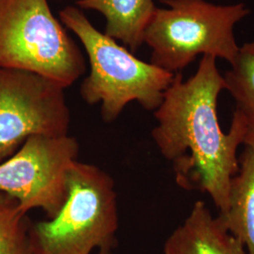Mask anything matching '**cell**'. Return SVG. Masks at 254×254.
Returning a JSON list of instances; mask_svg holds the SVG:
<instances>
[{
  "label": "cell",
  "instance_id": "cell-6",
  "mask_svg": "<svg viewBox=\"0 0 254 254\" xmlns=\"http://www.w3.org/2000/svg\"><path fill=\"white\" fill-rule=\"evenodd\" d=\"M78 154L73 136H31L0 162V192L26 213L41 209L46 219L55 218L67 200L69 172Z\"/></svg>",
  "mask_w": 254,
  "mask_h": 254
},
{
  "label": "cell",
  "instance_id": "cell-12",
  "mask_svg": "<svg viewBox=\"0 0 254 254\" xmlns=\"http://www.w3.org/2000/svg\"><path fill=\"white\" fill-rule=\"evenodd\" d=\"M32 226L18 201L0 192V254H39Z\"/></svg>",
  "mask_w": 254,
  "mask_h": 254
},
{
  "label": "cell",
  "instance_id": "cell-10",
  "mask_svg": "<svg viewBox=\"0 0 254 254\" xmlns=\"http://www.w3.org/2000/svg\"><path fill=\"white\" fill-rule=\"evenodd\" d=\"M218 218L228 231L254 254V148L246 146L239 157V170L233 177L227 211Z\"/></svg>",
  "mask_w": 254,
  "mask_h": 254
},
{
  "label": "cell",
  "instance_id": "cell-13",
  "mask_svg": "<svg viewBox=\"0 0 254 254\" xmlns=\"http://www.w3.org/2000/svg\"><path fill=\"white\" fill-rule=\"evenodd\" d=\"M95 254H114L112 252V249H104L98 251Z\"/></svg>",
  "mask_w": 254,
  "mask_h": 254
},
{
  "label": "cell",
  "instance_id": "cell-4",
  "mask_svg": "<svg viewBox=\"0 0 254 254\" xmlns=\"http://www.w3.org/2000/svg\"><path fill=\"white\" fill-rule=\"evenodd\" d=\"M119 229L118 197L109 173L77 160L68 176V197L51 219L33 223L39 254H92L113 249Z\"/></svg>",
  "mask_w": 254,
  "mask_h": 254
},
{
  "label": "cell",
  "instance_id": "cell-7",
  "mask_svg": "<svg viewBox=\"0 0 254 254\" xmlns=\"http://www.w3.org/2000/svg\"><path fill=\"white\" fill-rule=\"evenodd\" d=\"M65 88L35 73L0 67V162L34 136L68 135Z\"/></svg>",
  "mask_w": 254,
  "mask_h": 254
},
{
  "label": "cell",
  "instance_id": "cell-11",
  "mask_svg": "<svg viewBox=\"0 0 254 254\" xmlns=\"http://www.w3.org/2000/svg\"><path fill=\"white\" fill-rule=\"evenodd\" d=\"M223 76L226 91L236 103L234 115L244 127L243 144L254 148V41L240 47L236 61Z\"/></svg>",
  "mask_w": 254,
  "mask_h": 254
},
{
  "label": "cell",
  "instance_id": "cell-1",
  "mask_svg": "<svg viewBox=\"0 0 254 254\" xmlns=\"http://www.w3.org/2000/svg\"><path fill=\"white\" fill-rule=\"evenodd\" d=\"M223 90L226 83L217 59L202 56L188 80L174 74L154 110L157 125L152 131L159 152L173 164L177 185L209 194L219 214L227 211L231 181L239 170L237 150L245 136L235 115L228 133L220 127L218 100Z\"/></svg>",
  "mask_w": 254,
  "mask_h": 254
},
{
  "label": "cell",
  "instance_id": "cell-8",
  "mask_svg": "<svg viewBox=\"0 0 254 254\" xmlns=\"http://www.w3.org/2000/svg\"><path fill=\"white\" fill-rule=\"evenodd\" d=\"M164 254H248L203 200H197L190 215L165 242Z\"/></svg>",
  "mask_w": 254,
  "mask_h": 254
},
{
  "label": "cell",
  "instance_id": "cell-3",
  "mask_svg": "<svg viewBox=\"0 0 254 254\" xmlns=\"http://www.w3.org/2000/svg\"><path fill=\"white\" fill-rule=\"evenodd\" d=\"M144 33L152 49L151 64L169 73H180L199 55L236 61L235 27L249 15L243 3L215 5L205 0H160Z\"/></svg>",
  "mask_w": 254,
  "mask_h": 254
},
{
  "label": "cell",
  "instance_id": "cell-9",
  "mask_svg": "<svg viewBox=\"0 0 254 254\" xmlns=\"http://www.w3.org/2000/svg\"><path fill=\"white\" fill-rule=\"evenodd\" d=\"M76 5L102 13L107 21L104 33L132 53L144 44L146 27L157 8L153 0H78Z\"/></svg>",
  "mask_w": 254,
  "mask_h": 254
},
{
  "label": "cell",
  "instance_id": "cell-5",
  "mask_svg": "<svg viewBox=\"0 0 254 254\" xmlns=\"http://www.w3.org/2000/svg\"><path fill=\"white\" fill-rule=\"evenodd\" d=\"M0 67L35 73L66 89L84 74L86 63L47 0H0Z\"/></svg>",
  "mask_w": 254,
  "mask_h": 254
},
{
  "label": "cell",
  "instance_id": "cell-2",
  "mask_svg": "<svg viewBox=\"0 0 254 254\" xmlns=\"http://www.w3.org/2000/svg\"><path fill=\"white\" fill-rule=\"evenodd\" d=\"M60 17L88 55L91 71L82 82L80 95L89 105H100L104 122H114L134 101L146 110L157 109L175 73L136 58L93 27L77 7L67 6Z\"/></svg>",
  "mask_w": 254,
  "mask_h": 254
}]
</instances>
